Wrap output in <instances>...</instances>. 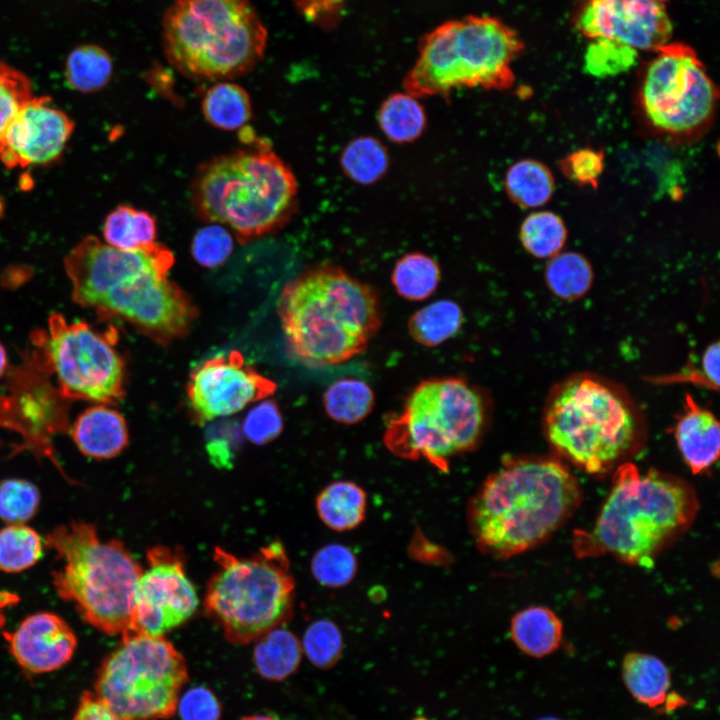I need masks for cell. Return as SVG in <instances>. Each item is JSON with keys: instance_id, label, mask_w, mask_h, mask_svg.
I'll list each match as a JSON object with an SVG mask.
<instances>
[{"instance_id": "obj_53", "label": "cell", "mask_w": 720, "mask_h": 720, "mask_svg": "<svg viewBox=\"0 0 720 720\" xmlns=\"http://www.w3.org/2000/svg\"><path fill=\"white\" fill-rule=\"evenodd\" d=\"M241 720H277L276 718L268 715H252L242 718Z\"/></svg>"}, {"instance_id": "obj_3", "label": "cell", "mask_w": 720, "mask_h": 720, "mask_svg": "<svg viewBox=\"0 0 720 720\" xmlns=\"http://www.w3.org/2000/svg\"><path fill=\"white\" fill-rule=\"evenodd\" d=\"M278 314L290 354L312 367L362 354L382 323L377 290L334 264L291 280L281 292Z\"/></svg>"}, {"instance_id": "obj_21", "label": "cell", "mask_w": 720, "mask_h": 720, "mask_svg": "<svg viewBox=\"0 0 720 720\" xmlns=\"http://www.w3.org/2000/svg\"><path fill=\"white\" fill-rule=\"evenodd\" d=\"M71 435L80 452L95 459H110L128 445L129 433L123 416L106 404L86 409L75 420Z\"/></svg>"}, {"instance_id": "obj_49", "label": "cell", "mask_w": 720, "mask_h": 720, "mask_svg": "<svg viewBox=\"0 0 720 720\" xmlns=\"http://www.w3.org/2000/svg\"><path fill=\"white\" fill-rule=\"evenodd\" d=\"M700 368L707 387L717 390L719 386L718 342H715L706 348L702 355Z\"/></svg>"}, {"instance_id": "obj_52", "label": "cell", "mask_w": 720, "mask_h": 720, "mask_svg": "<svg viewBox=\"0 0 720 720\" xmlns=\"http://www.w3.org/2000/svg\"><path fill=\"white\" fill-rule=\"evenodd\" d=\"M7 368V354L6 350L0 343V377L3 375Z\"/></svg>"}, {"instance_id": "obj_10", "label": "cell", "mask_w": 720, "mask_h": 720, "mask_svg": "<svg viewBox=\"0 0 720 720\" xmlns=\"http://www.w3.org/2000/svg\"><path fill=\"white\" fill-rule=\"evenodd\" d=\"M489 401L463 377H433L418 383L402 410L386 424L383 442L394 455L424 459L446 471L450 460L471 452L487 429Z\"/></svg>"}, {"instance_id": "obj_6", "label": "cell", "mask_w": 720, "mask_h": 720, "mask_svg": "<svg viewBox=\"0 0 720 720\" xmlns=\"http://www.w3.org/2000/svg\"><path fill=\"white\" fill-rule=\"evenodd\" d=\"M191 195L201 219L230 229L244 243L290 221L297 209L298 183L291 168L260 145L203 163Z\"/></svg>"}, {"instance_id": "obj_50", "label": "cell", "mask_w": 720, "mask_h": 720, "mask_svg": "<svg viewBox=\"0 0 720 720\" xmlns=\"http://www.w3.org/2000/svg\"><path fill=\"white\" fill-rule=\"evenodd\" d=\"M207 451L216 464L225 465L230 463L231 450L224 439H213L207 444Z\"/></svg>"}, {"instance_id": "obj_22", "label": "cell", "mask_w": 720, "mask_h": 720, "mask_svg": "<svg viewBox=\"0 0 720 720\" xmlns=\"http://www.w3.org/2000/svg\"><path fill=\"white\" fill-rule=\"evenodd\" d=\"M512 640L525 654L545 657L560 645L563 625L549 608L532 606L516 613L510 625Z\"/></svg>"}, {"instance_id": "obj_37", "label": "cell", "mask_w": 720, "mask_h": 720, "mask_svg": "<svg viewBox=\"0 0 720 720\" xmlns=\"http://www.w3.org/2000/svg\"><path fill=\"white\" fill-rule=\"evenodd\" d=\"M43 542L25 524H8L0 530V570L18 573L34 566L41 558Z\"/></svg>"}, {"instance_id": "obj_19", "label": "cell", "mask_w": 720, "mask_h": 720, "mask_svg": "<svg viewBox=\"0 0 720 720\" xmlns=\"http://www.w3.org/2000/svg\"><path fill=\"white\" fill-rule=\"evenodd\" d=\"M3 636L16 662L32 674L61 668L70 661L77 647L73 629L50 612L26 617L16 629L4 632Z\"/></svg>"}, {"instance_id": "obj_55", "label": "cell", "mask_w": 720, "mask_h": 720, "mask_svg": "<svg viewBox=\"0 0 720 720\" xmlns=\"http://www.w3.org/2000/svg\"><path fill=\"white\" fill-rule=\"evenodd\" d=\"M650 1L657 2V3H661V4H662V2L667 1V0H650Z\"/></svg>"}, {"instance_id": "obj_42", "label": "cell", "mask_w": 720, "mask_h": 720, "mask_svg": "<svg viewBox=\"0 0 720 720\" xmlns=\"http://www.w3.org/2000/svg\"><path fill=\"white\" fill-rule=\"evenodd\" d=\"M303 649L313 665L319 668H329L338 661L342 653L341 630L331 620H316L307 627L304 633Z\"/></svg>"}, {"instance_id": "obj_47", "label": "cell", "mask_w": 720, "mask_h": 720, "mask_svg": "<svg viewBox=\"0 0 720 720\" xmlns=\"http://www.w3.org/2000/svg\"><path fill=\"white\" fill-rule=\"evenodd\" d=\"M303 18L322 29L334 28L344 16L346 0H293Z\"/></svg>"}, {"instance_id": "obj_36", "label": "cell", "mask_w": 720, "mask_h": 720, "mask_svg": "<svg viewBox=\"0 0 720 720\" xmlns=\"http://www.w3.org/2000/svg\"><path fill=\"white\" fill-rule=\"evenodd\" d=\"M563 219L547 210L527 215L520 225L519 238L524 249L536 258H551L558 254L567 240Z\"/></svg>"}, {"instance_id": "obj_41", "label": "cell", "mask_w": 720, "mask_h": 720, "mask_svg": "<svg viewBox=\"0 0 720 720\" xmlns=\"http://www.w3.org/2000/svg\"><path fill=\"white\" fill-rule=\"evenodd\" d=\"M40 505L38 488L25 479L0 482V519L8 524H24L35 516Z\"/></svg>"}, {"instance_id": "obj_31", "label": "cell", "mask_w": 720, "mask_h": 720, "mask_svg": "<svg viewBox=\"0 0 720 720\" xmlns=\"http://www.w3.org/2000/svg\"><path fill=\"white\" fill-rule=\"evenodd\" d=\"M464 322L461 307L452 300H438L415 311L408 320L412 339L425 347H436L458 333Z\"/></svg>"}, {"instance_id": "obj_8", "label": "cell", "mask_w": 720, "mask_h": 720, "mask_svg": "<svg viewBox=\"0 0 720 720\" xmlns=\"http://www.w3.org/2000/svg\"><path fill=\"white\" fill-rule=\"evenodd\" d=\"M524 50L515 30L491 16L448 20L425 33L403 79L416 98L450 100L454 90H507L515 83L513 62Z\"/></svg>"}, {"instance_id": "obj_11", "label": "cell", "mask_w": 720, "mask_h": 720, "mask_svg": "<svg viewBox=\"0 0 720 720\" xmlns=\"http://www.w3.org/2000/svg\"><path fill=\"white\" fill-rule=\"evenodd\" d=\"M213 560L217 569L206 587L204 609L227 640L256 641L292 616L295 581L280 541L249 557L216 547Z\"/></svg>"}, {"instance_id": "obj_45", "label": "cell", "mask_w": 720, "mask_h": 720, "mask_svg": "<svg viewBox=\"0 0 720 720\" xmlns=\"http://www.w3.org/2000/svg\"><path fill=\"white\" fill-rule=\"evenodd\" d=\"M283 429V419L274 400H265L252 408L243 422L247 439L257 445H264L277 438Z\"/></svg>"}, {"instance_id": "obj_35", "label": "cell", "mask_w": 720, "mask_h": 720, "mask_svg": "<svg viewBox=\"0 0 720 720\" xmlns=\"http://www.w3.org/2000/svg\"><path fill=\"white\" fill-rule=\"evenodd\" d=\"M545 281L556 296L574 300L590 289L593 270L582 254L572 251L559 252L552 256L546 265Z\"/></svg>"}, {"instance_id": "obj_24", "label": "cell", "mask_w": 720, "mask_h": 720, "mask_svg": "<svg viewBox=\"0 0 720 720\" xmlns=\"http://www.w3.org/2000/svg\"><path fill=\"white\" fill-rule=\"evenodd\" d=\"M504 189L509 199L524 209L547 204L555 190V179L547 165L525 158L514 162L504 176Z\"/></svg>"}, {"instance_id": "obj_20", "label": "cell", "mask_w": 720, "mask_h": 720, "mask_svg": "<svg viewBox=\"0 0 720 720\" xmlns=\"http://www.w3.org/2000/svg\"><path fill=\"white\" fill-rule=\"evenodd\" d=\"M674 435L680 453L692 473L711 467L719 457L720 429L712 412L686 395L684 411L677 420Z\"/></svg>"}, {"instance_id": "obj_54", "label": "cell", "mask_w": 720, "mask_h": 720, "mask_svg": "<svg viewBox=\"0 0 720 720\" xmlns=\"http://www.w3.org/2000/svg\"><path fill=\"white\" fill-rule=\"evenodd\" d=\"M537 720H560V719L555 718V717H543V718H540V719H537Z\"/></svg>"}, {"instance_id": "obj_5", "label": "cell", "mask_w": 720, "mask_h": 720, "mask_svg": "<svg viewBox=\"0 0 720 720\" xmlns=\"http://www.w3.org/2000/svg\"><path fill=\"white\" fill-rule=\"evenodd\" d=\"M542 425L558 458L596 475L628 462L646 440L645 419L631 395L590 372L575 373L552 387Z\"/></svg>"}, {"instance_id": "obj_38", "label": "cell", "mask_w": 720, "mask_h": 720, "mask_svg": "<svg viewBox=\"0 0 720 720\" xmlns=\"http://www.w3.org/2000/svg\"><path fill=\"white\" fill-rule=\"evenodd\" d=\"M358 569L356 555L346 545L330 543L322 546L313 555L311 571L318 583L330 588L348 585Z\"/></svg>"}, {"instance_id": "obj_7", "label": "cell", "mask_w": 720, "mask_h": 720, "mask_svg": "<svg viewBox=\"0 0 720 720\" xmlns=\"http://www.w3.org/2000/svg\"><path fill=\"white\" fill-rule=\"evenodd\" d=\"M62 566L52 573L58 596L89 625L108 635L133 632L142 566L117 539L102 541L87 522L72 521L45 536Z\"/></svg>"}, {"instance_id": "obj_14", "label": "cell", "mask_w": 720, "mask_h": 720, "mask_svg": "<svg viewBox=\"0 0 720 720\" xmlns=\"http://www.w3.org/2000/svg\"><path fill=\"white\" fill-rule=\"evenodd\" d=\"M38 339L65 397L101 404L124 397V362L111 342L88 324L70 323L54 313Z\"/></svg>"}, {"instance_id": "obj_46", "label": "cell", "mask_w": 720, "mask_h": 720, "mask_svg": "<svg viewBox=\"0 0 720 720\" xmlns=\"http://www.w3.org/2000/svg\"><path fill=\"white\" fill-rule=\"evenodd\" d=\"M181 720H219L221 705L208 688L196 686L179 697L177 709Z\"/></svg>"}, {"instance_id": "obj_48", "label": "cell", "mask_w": 720, "mask_h": 720, "mask_svg": "<svg viewBox=\"0 0 720 720\" xmlns=\"http://www.w3.org/2000/svg\"><path fill=\"white\" fill-rule=\"evenodd\" d=\"M71 720H125L109 710L92 692L84 693Z\"/></svg>"}, {"instance_id": "obj_34", "label": "cell", "mask_w": 720, "mask_h": 720, "mask_svg": "<svg viewBox=\"0 0 720 720\" xmlns=\"http://www.w3.org/2000/svg\"><path fill=\"white\" fill-rule=\"evenodd\" d=\"M441 280L438 263L427 254L413 251L400 257L391 273V281L399 296L410 301H423L437 289Z\"/></svg>"}, {"instance_id": "obj_51", "label": "cell", "mask_w": 720, "mask_h": 720, "mask_svg": "<svg viewBox=\"0 0 720 720\" xmlns=\"http://www.w3.org/2000/svg\"><path fill=\"white\" fill-rule=\"evenodd\" d=\"M20 601L17 594L0 589V629L5 624V610L16 605Z\"/></svg>"}, {"instance_id": "obj_18", "label": "cell", "mask_w": 720, "mask_h": 720, "mask_svg": "<svg viewBox=\"0 0 720 720\" xmlns=\"http://www.w3.org/2000/svg\"><path fill=\"white\" fill-rule=\"evenodd\" d=\"M74 130V122L50 104L47 96H34L17 114L5 136L0 160L8 168H25L56 160Z\"/></svg>"}, {"instance_id": "obj_17", "label": "cell", "mask_w": 720, "mask_h": 720, "mask_svg": "<svg viewBox=\"0 0 720 720\" xmlns=\"http://www.w3.org/2000/svg\"><path fill=\"white\" fill-rule=\"evenodd\" d=\"M577 28L591 40H611L636 51L655 52L672 34L665 7L650 0H586Z\"/></svg>"}, {"instance_id": "obj_40", "label": "cell", "mask_w": 720, "mask_h": 720, "mask_svg": "<svg viewBox=\"0 0 720 720\" xmlns=\"http://www.w3.org/2000/svg\"><path fill=\"white\" fill-rule=\"evenodd\" d=\"M637 58V51L628 46L611 40L594 39L584 56V70L600 78L615 76L631 69Z\"/></svg>"}, {"instance_id": "obj_32", "label": "cell", "mask_w": 720, "mask_h": 720, "mask_svg": "<svg viewBox=\"0 0 720 720\" xmlns=\"http://www.w3.org/2000/svg\"><path fill=\"white\" fill-rule=\"evenodd\" d=\"M112 74L111 56L97 44L78 45L66 58L65 80L73 90L82 93L99 91L109 83Z\"/></svg>"}, {"instance_id": "obj_29", "label": "cell", "mask_w": 720, "mask_h": 720, "mask_svg": "<svg viewBox=\"0 0 720 720\" xmlns=\"http://www.w3.org/2000/svg\"><path fill=\"white\" fill-rule=\"evenodd\" d=\"M257 641L253 660L263 678L282 681L296 671L301 660L302 646L291 631L277 627Z\"/></svg>"}, {"instance_id": "obj_12", "label": "cell", "mask_w": 720, "mask_h": 720, "mask_svg": "<svg viewBox=\"0 0 720 720\" xmlns=\"http://www.w3.org/2000/svg\"><path fill=\"white\" fill-rule=\"evenodd\" d=\"M187 681L183 655L164 636L129 632L102 662L93 694L125 720L167 719Z\"/></svg>"}, {"instance_id": "obj_33", "label": "cell", "mask_w": 720, "mask_h": 720, "mask_svg": "<svg viewBox=\"0 0 720 720\" xmlns=\"http://www.w3.org/2000/svg\"><path fill=\"white\" fill-rule=\"evenodd\" d=\"M323 405L332 420L353 425L362 422L371 414L375 405V394L362 380L342 378L326 389Z\"/></svg>"}, {"instance_id": "obj_27", "label": "cell", "mask_w": 720, "mask_h": 720, "mask_svg": "<svg viewBox=\"0 0 720 720\" xmlns=\"http://www.w3.org/2000/svg\"><path fill=\"white\" fill-rule=\"evenodd\" d=\"M201 110L210 125L226 131L244 127L253 112L248 92L230 81H219L212 85L202 98Z\"/></svg>"}, {"instance_id": "obj_16", "label": "cell", "mask_w": 720, "mask_h": 720, "mask_svg": "<svg viewBox=\"0 0 720 720\" xmlns=\"http://www.w3.org/2000/svg\"><path fill=\"white\" fill-rule=\"evenodd\" d=\"M277 386L236 351L214 356L192 371L187 397L195 420L203 424L229 416L251 402L271 396Z\"/></svg>"}, {"instance_id": "obj_1", "label": "cell", "mask_w": 720, "mask_h": 720, "mask_svg": "<svg viewBox=\"0 0 720 720\" xmlns=\"http://www.w3.org/2000/svg\"><path fill=\"white\" fill-rule=\"evenodd\" d=\"M173 263L163 245L123 251L93 236L64 258L74 302L119 317L160 344L185 336L198 316L191 297L168 277Z\"/></svg>"}, {"instance_id": "obj_39", "label": "cell", "mask_w": 720, "mask_h": 720, "mask_svg": "<svg viewBox=\"0 0 720 720\" xmlns=\"http://www.w3.org/2000/svg\"><path fill=\"white\" fill-rule=\"evenodd\" d=\"M33 97L30 79L23 72L0 61V154L11 123Z\"/></svg>"}, {"instance_id": "obj_2", "label": "cell", "mask_w": 720, "mask_h": 720, "mask_svg": "<svg viewBox=\"0 0 720 720\" xmlns=\"http://www.w3.org/2000/svg\"><path fill=\"white\" fill-rule=\"evenodd\" d=\"M581 487L557 456H504L467 507L479 550L507 559L549 539L573 515Z\"/></svg>"}, {"instance_id": "obj_23", "label": "cell", "mask_w": 720, "mask_h": 720, "mask_svg": "<svg viewBox=\"0 0 720 720\" xmlns=\"http://www.w3.org/2000/svg\"><path fill=\"white\" fill-rule=\"evenodd\" d=\"M315 506L327 527L338 532L349 531L365 519L367 494L352 481H334L320 491Z\"/></svg>"}, {"instance_id": "obj_4", "label": "cell", "mask_w": 720, "mask_h": 720, "mask_svg": "<svg viewBox=\"0 0 720 720\" xmlns=\"http://www.w3.org/2000/svg\"><path fill=\"white\" fill-rule=\"evenodd\" d=\"M699 509L695 489L657 469L640 471L630 462L615 469L613 485L590 530H578L579 558L612 555L639 566L656 557L691 526Z\"/></svg>"}, {"instance_id": "obj_43", "label": "cell", "mask_w": 720, "mask_h": 720, "mask_svg": "<svg viewBox=\"0 0 720 720\" xmlns=\"http://www.w3.org/2000/svg\"><path fill=\"white\" fill-rule=\"evenodd\" d=\"M233 251V238L227 228L210 223L193 236L191 253L201 266L214 268L222 265Z\"/></svg>"}, {"instance_id": "obj_26", "label": "cell", "mask_w": 720, "mask_h": 720, "mask_svg": "<svg viewBox=\"0 0 720 720\" xmlns=\"http://www.w3.org/2000/svg\"><path fill=\"white\" fill-rule=\"evenodd\" d=\"M377 123L388 140L395 144H407L423 134L427 115L418 98L405 91L395 92L380 104Z\"/></svg>"}, {"instance_id": "obj_15", "label": "cell", "mask_w": 720, "mask_h": 720, "mask_svg": "<svg viewBox=\"0 0 720 720\" xmlns=\"http://www.w3.org/2000/svg\"><path fill=\"white\" fill-rule=\"evenodd\" d=\"M146 561L137 585L133 632L164 636L195 613L198 596L180 551L154 546Z\"/></svg>"}, {"instance_id": "obj_44", "label": "cell", "mask_w": 720, "mask_h": 720, "mask_svg": "<svg viewBox=\"0 0 720 720\" xmlns=\"http://www.w3.org/2000/svg\"><path fill=\"white\" fill-rule=\"evenodd\" d=\"M605 157L600 149H577L559 161L562 174L574 184L596 189L604 171Z\"/></svg>"}, {"instance_id": "obj_25", "label": "cell", "mask_w": 720, "mask_h": 720, "mask_svg": "<svg viewBox=\"0 0 720 720\" xmlns=\"http://www.w3.org/2000/svg\"><path fill=\"white\" fill-rule=\"evenodd\" d=\"M624 683L640 703L657 707L664 703L670 688V673L657 657L641 653H628L622 663Z\"/></svg>"}, {"instance_id": "obj_28", "label": "cell", "mask_w": 720, "mask_h": 720, "mask_svg": "<svg viewBox=\"0 0 720 720\" xmlns=\"http://www.w3.org/2000/svg\"><path fill=\"white\" fill-rule=\"evenodd\" d=\"M157 221L153 215L129 205H120L106 217L103 227L105 243L123 251H136L154 245Z\"/></svg>"}, {"instance_id": "obj_30", "label": "cell", "mask_w": 720, "mask_h": 720, "mask_svg": "<svg viewBox=\"0 0 720 720\" xmlns=\"http://www.w3.org/2000/svg\"><path fill=\"white\" fill-rule=\"evenodd\" d=\"M339 162L348 179L367 186L379 182L387 174L390 155L378 138L362 135L351 139L344 146Z\"/></svg>"}, {"instance_id": "obj_9", "label": "cell", "mask_w": 720, "mask_h": 720, "mask_svg": "<svg viewBox=\"0 0 720 720\" xmlns=\"http://www.w3.org/2000/svg\"><path fill=\"white\" fill-rule=\"evenodd\" d=\"M268 32L250 0H174L162 19L164 54L183 75L228 80L263 58Z\"/></svg>"}, {"instance_id": "obj_13", "label": "cell", "mask_w": 720, "mask_h": 720, "mask_svg": "<svg viewBox=\"0 0 720 720\" xmlns=\"http://www.w3.org/2000/svg\"><path fill=\"white\" fill-rule=\"evenodd\" d=\"M640 81L637 106L656 134L684 141L711 124L718 91L696 52L683 43H667L655 51Z\"/></svg>"}]
</instances>
